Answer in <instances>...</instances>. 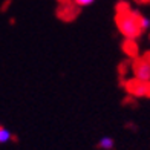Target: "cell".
<instances>
[{"mask_svg": "<svg viewBox=\"0 0 150 150\" xmlns=\"http://www.w3.org/2000/svg\"><path fill=\"white\" fill-rule=\"evenodd\" d=\"M117 26L127 40H136L144 34V31H142V14L138 11H132L127 5L118 6Z\"/></svg>", "mask_w": 150, "mask_h": 150, "instance_id": "cell-1", "label": "cell"}, {"mask_svg": "<svg viewBox=\"0 0 150 150\" xmlns=\"http://www.w3.org/2000/svg\"><path fill=\"white\" fill-rule=\"evenodd\" d=\"M133 77L139 81H150V61L146 58H136L132 64Z\"/></svg>", "mask_w": 150, "mask_h": 150, "instance_id": "cell-2", "label": "cell"}, {"mask_svg": "<svg viewBox=\"0 0 150 150\" xmlns=\"http://www.w3.org/2000/svg\"><path fill=\"white\" fill-rule=\"evenodd\" d=\"M127 92L133 97H150V81H139V80H130L127 81Z\"/></svg>", "mask_w": 150, "mask_h": 150, "instance_id": "cell-3", "label": "cell"}, {"mask_svg": "<svg viewBox=\"0 0 150 150\" xmlns=\"http://www.w3.org/2000/svg\"><path fill=\"white\" fill-rule=\"evenodd\" d=\"M98 147L103 149V150H112L115 147V141H113V138H110V136H103L98 142Z\"/></svg>", "mask_w": 150, "mask_h": 150, "instance_id": "cell-4", "label": "cell"}, {"mask_svg": "<svg viewBox=\"0 0 150 150\" xmlns=\"http://www.w3.org/2000/svg\"><path fill=\"white\" fill-rule=\"evenodd\" d=\"M11 139H12V133L8 129L0 126V144H6V142H9Z\"/></svg>", "mask_w": 150, "mask_h": 150, "instance_id": "cell-5", "label": "cell"}, {"mask_svg": "<svg viewBox=\"0 0 150 150\" xmlns=\"http://www.w3.org/2000/svg\"><path fill=\"white\" fill-rule=\"evenodd\" d=\"M93 2H95V0H74V3L77 6H81V8H83V6H89Z\"/></svg>", "mask_w": 150, "mask_h": 150, "instance_id": "cell-6", "label": "cell"}]
</instances>
